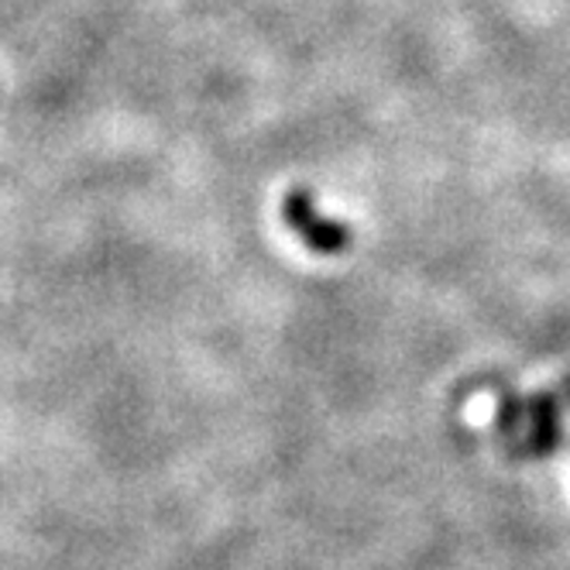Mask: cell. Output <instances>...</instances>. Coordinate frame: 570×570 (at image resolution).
I'll return each instance as SVG.
<instances>
[{"instance_id": "6da1fadb", "label": "cell", "mask_w": 570, "mask_h": 570, "mask_svg": "<svg viewBox=\"0 0 570 570\" xmlns=\"http://www.w3.org/2000/svg\"><path fill=\"white\" fill-rule=\"evenodd\" d=\"M282 214H285V224L303 237L306 248H313L320 255H337L351 244V230L344 224L316 214V203H313L309 189H293L285 196Z\"/></svg>"}]
</instances>
